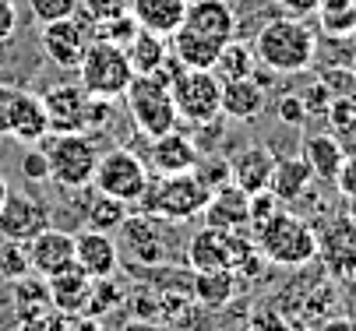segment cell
I'll return each mask as SVG.
<instances>
[{
  "instance_id": "1",
  "label": "cell",
  "mask_w": 356,
  "mask_h": 331,
  "mask_svg": "<svg viewBox=\"0 0 356 331\" xmlns=\"http://www.w3.org/2000/svg\"><path fill=\"white\" fill-rule=\"evenodd\" d=\"M318 39L300 18H275L254 39V57L272 74H300L314 64Z\"/></svg>"
},
{
  "instance_id": "2",
  "label": "cell",
  "mask_w": 356,
  "mask_h": 331,
  "mask_svg": "<svg viewBox=\"0 0 356 331\" xmlns=\"http://www.w3.org/2000/svg\"><path fill=\"white\" fill-rule=\"evenodd\" d=\"M254 247L258 254L279 268H303L318 257V232L311 222H303L293 212H275L254 229Z\"/></svg>"
},
{
  "instance_id": "3",
  "label": "cell",
  "mask_w": 356,
  "mask_h": 331,
  "mask_svg": "<svg viewBox=\"0 0 356 331\" xmlns=\"http://www.w3.org/2000/svg\"><path fill=\"white\" fill-rule=\"evenodd\" d=\"M39 145L49 162V183H57L60 191H85V187H92L99 148L85 130L46 134Z\"/></svg>"
},
{
  "instance_id": "4",
  "label": "cell",
  "mask_w": 356,
  "mask_h": 331,
  "mask_svg": "<svg viewBox=\"0 0 356 331\" xmlns=\"http://www.w3.org/2000/svg\"><path fill=\"white\" fill-rule=\"evenodd\" d=\"M209 198H212V191L194 173H170L159 183L148 180L145 194L138 201H141V215H148V219L191 222L194 215L205 212Z\"/></svg>"
},
{
  "instance_id": "5",
  "label": "cell",
  "mask_w": 356,
  "mask_h": 331,
  "mask_svg": "<svg viewBox=\"0 0 356 331\" xmlns=\"http://www.w3.org/2000/svg\"><path fill=\"white\" fill-rule=\"evenodd\" d=\"M78 78H81V88L88 96L120 99L131 85V78H134V71L127 64L124 46L95 35L92 42H85V53L78 60Z\"/></svg>"
},
{
  "instance_id": "6",
  "label": "cell",
  "mask_w": 356,
  "mask_h": 331,
  "mask_svg": "<svg viewBox=\"0 0 356 331\" xmlns=\"http://www.w3.org/2000/svg\"><path fill=\"white\" fill-rule=\"evenodd\" d=\"M124 99H127V113L131 120L138 124V130L152 141V137H159V134H170L177 130L180 124V113L173 106V96H170V88L159 85L152 74H134L127 92H124Z\"/></svg>"
},
{
  "instance_id": "7",
  "label": "cell",
  "mask_w": 356,
  "mask_h": 331,
  "mask_svg": "<svg viewBox=\"0 0 356 331\" xmlns=\"http://www.w3.org/2000/svg\"><path fill=\"white\" fill-rule=\"evenodd\" d=\"M145 187H148V166H145L131 148L117 145V148H110L106 155L99 152L95 176H92V191L134 205V201L145 194Z\"/></svg>"
},
{
  "instance_id": "8",
  "label": "cell",
  "mask_w": 356,
  "mask_h": 331,
  "mask_svg": "<svg viewBox=\"0 0 356 331\" xmlns=\"http://www.w3.org/2000/svg\"><path fill=\"white\" fill-rule=\"evenodd\" d=\"M173 106L184 120L191 124H212L219 117V99H222V81L216 78V71H194L184 67L180 78L170 85Z\"/></svg>"
},
{
  "instance_id": "9",
  "label": "cell",
  "mask_w": 356,
  "mask_h": 331,
  "mask_svg": "<svg viewBox=\"0 0 356 331\" xmlns=\"http://www.w3.org/2000/svg\"><path fill=\"white\" fill-rule=\"evenodd\" d=\"M318 257L335 278H353L356 271V222L349 215L332 219L318 232Z\"/></svg>"
},
{
  "instance_id": "10",
  "label": "cell",
  "mask_w": 356,
  "mask_h": 331,
  "mask_svg": "<svg viewBox=\"0 0 356 331\" xmlns=\"http://www.w3.org/2000/svg\"><path fill=\"white\" fill-rule=\"evenodd\" d=\"M46 226H49V208L42 201H35L22 191H8L4 205H0V236H4V240L29 244Z\"/></svg>"
},
{
  "instance_id": "11",
  "label": "cell",
  "mask_w": 356,
  "mask_h": 331,
  "mask_svg": "<svg viewBox=\"0 0 356 331\" xmlns=\"http://www.w3.org/2000/svg\"><path fill=\"white\" fill-rule=\"evenodd\" d=\"M25 251H29V271H35L42 278H54L74 264V236L46 226L42 232H35L25 244Z\"/></svg>"
},
{
  "instance_id": "12",
  "label": "cell",
  "mask_w": 356,
  "mask_h": 331,
  "mask_svg": "<svg viewBox=\"0 0 356 331\" xmlns=\"http://www.w3.org/2000/svg\"><path fill=\"white\" fill-rule=\"evenodd\" d=\"M42 110L49 120V134H67V130H81L85 124V103H88V92L81 85H54L42 92Z\"/></svg>"
},
{
  "instance_id": "13",
  "label": "cell",
  "mask_w": 356,
  "mask_h": 331,
  "mask_svg": "<svg viewBox=\"0 0 356 331\" xmlns=\"http://www.w3.org/2000/svg\"><path fill=\"white\" fill-rule=\"evenodd\" d=\"M74 264L95 278V282H103V278H113L117 268H120V251L117 244L110 240V232H99V229H85L74 236Z\"/></svg>"
},
{
  "instance_id": "14",
  "label": "cell",
  "mask_w": 356,
  "mask_h": 331,
  "mask_svg": "<svg viewBox=\"0 0 356 331\" xmlns=\"http://www.w3.org/2000/svg\"><path fill=\"white\" fill-rule=\"evenodd\" d=\"M85 25H92V22H85ZM85 25L74 15L60 18V22H46L42 25V53L57 67H78V60L85 53V42H88L85 39Z\"/></svg>"
},
{
  "instance_id": "15",
  "label": "cell",
  "mask_w": 356,
  "mask_h": 331,
  "mask_svg": "<svg viewBox=\"0 0 356 331\" xmlns=\"http://www.w3.org/2000/svg\"><path fill=\"white\" fill-rule=\"evenodd\" d=\"M180 25L216 42H229L236 35V15L226 0H194V4H187V15Z\"/></svg>"
},
{
  "instance_id": "16",
  "label": "cell",
  "mask_w": 356,
  "mask_h": 331,
  "mask_svg": "<svg viewBox=\"0 0 356 331\" xmlns=\"http://www.w3.org/2000/svg\"><path fill=\"white\" fill-rule=\"evenodd\" d=\"M272 169H275V155L265 145H247L229 159V183H236L243 194L265 191L272 180Z\"/></svg>"
},
{
  "instance_id": "17",
  "label": "cell",
  "mask_w": 356,
  "mask_h": 331,
  "mask_svg": "<svg viewBox=\"0 0 356 331\" xmlns=\"http://www.w3.org/2000/svg\"><path fill=\"white\" fill-rule=\"evenodd\" d=\"M201 148L180 130H170V134H159L152 137V166H156L159 176H170V173H191L194 162H197Z\"/></svg>"
},
{
  "instance_id": "18",
  "label": "cell",
  "mask_w": 356,
  "mask_h": 331,
  "mask_svg": "<svg viewBox=\"0 0 356 331\" xmlns=\"http://www.w3.org/2000/svg\"><path fill=\"white\" fill-rule=\"evenodd\" d=\"M229 254H233V229H212V226H205L201 232H194L191 244H187V264H191V271H201V268H229Z\"/></svg>"
},
{
  "instance_id": "19",
  "label": "cell",
  "mask_w": 356,
  "mask_h": 331,
  "mask_svg": "<svg viewBox=\"0 0 356 331\" xmlns=\"http://www.w3.org/2000/svg\"><path fill=\"white\" fill-rule=\"evenodd\" d=\"M170 39V53L184 64V67H194V71H212L216 67V60H219V50L226 42H216V39H209V35H197V32H191V28H177L173 35H166Z\"/></svg>"
},
{
  "instance_id": "20",
  "label": "cell",
  "mask_w": 356,
  "mask_h": 331,
  "mask_svg": "<svg viewBox=\"0 0 356 331\" xmlns=\"http://www.w3.org/2000/svg\"><path fill=\"white\" fill-rule=\"evenodd\" d=\"M201 215H205V226H212V229H243L247 226V194L236 183H222L212 191Z\"/></svg>"
},
{
  "instance_id": "21",
  "label": "cell",
  "mask_w": 356,
  "mask_h": 331,
  "mask_svg": "<svg viewBox=\"0 0 356 331\" xmlns=\"http://www.w3.org/2000/svg\"><path fill=\"white\" fill-rule=\"evenodd\" d=\"M314 183V173L307 166L303 155H293V159H275V169H272V180H268V191L282 201V205H293L296 198H303Z\"/></svg>"
},
{
  "instance_id": "22",
  "label": "cell",
  "mask_w": 356,
  "mask_h": 331,
  "mask_svg": "<svg viewBox=\"0 0 356 331\" xmlns=\"http://www.w3.org/2000/svg\"><path fill=\"white\" fill-rule=\"evenodd\" d=\"M124 229V251L131 261L138 264H159L163 261V240L156 236V229H152V219L148 215H127L120 222Z\"/></svg>"
},
{
  "instance_id": "23",
  "label": "cell",
  "mask_w": 356,
  "mask_h": 331,
  "mask_svg": "<svg viewBox=\"0 0 356 331\" xmlns=\"http://www.w3.org/2000/svg\"><path fill=\"white\" fill-rule=\"evenodd\" d=\"M191 296L201 307H226L236 296V271L233 268H201L191 275Z\"/></svg>"
},
{
  "instance_id": "24",
  "label": "cell",
  "mask_w": 356,
  "mask_h": 331,
  "mask_svg": "<svg viewBox=\"0 0 356 331\" xmlns=\"http://www.w3.org/2000/svg\"><path fill=\"white\" fill-rule=\"evenodd\" d=\"M265 110V88L254 78H236V81H222V99H219V113L233 117V120H254Z\"/></svg>"
},
{
  "instance_id": "25",
  "label": "cell",
  "mask_w": 356,
  "mask_h": 331,
  "mask_svg": "<svg viewBox=\"0 0 356 331\" xmlns=\"http://www.w3.org/2000/svg\"><path fill=\"white\" fill-rule=\"evenodd\" d=\"M131 15L141 28L159 32V35H173L187 15V0H134Z\"/></svg>"
},
{
  "instance_id": "26",
  "label": "cell",
  "mask_w": 356,
  "mask_h": 331,
  "mask_svg": "<svg viewBox=\"0 0 356 331\" xmlns=\"http://www.w3.org/2000/svg\"><path fill=\"white\" fill-rule=\"evenodd\" d=\"M124 53H127V64H131L134 74H152V71H156V67L166 60L170 42H166V35H159V32L138 28L134 39L124 46Z\"/></svg>"
},
{
  "instance_id": "27",
  "label": "cell",
  "mask_w": 356,
  "mask_h": 331,
  "mask_svg": "<svg viewBox=\"0 0 356 331\" xmlns=\"http://www.w3.org/2000/svg\"><path fill=\"white\" fill-rule=\"evenodd\" d=\"M303 159H307L314 180L332 183L339 166H342V159H346V152H342V145L332 134H311L307 141H303Z\"/></svg>"
},
{
  "instance_id": "28",
  "label": "cell",
  "mask_w": 356,
  "mask_h": 331,
  "mask_svg": "<svg viewBox=\"0 0 356 331\" xmlns=\"http://www.w3.org/2000/svg\"><path fill=\"white\" fill-rule=\"evenodd\" d=\"M49 134V120H46V110H42V99L39 96H22L18 103V113H15V124L8 130V137L22 141V145H39V141Z\"/></svg>"
},
{
  "instance_id": "29",
  "label": "cell",
  "mask_w": 356,
  "mask_h": 331,
  "mask_svg": "<svg viewBox=\"0 0 356 331\" xmlns=\"http://www.w3.org/2000/svg\"><path fill=\"white\" fill-rule=\"evenodd\" d=\"M254 67H258V57H254V46L250 42H240L236 35L219 50V60H216V78L219 81H236V78H250Z\"/></svg>"
},
{
  "instance_id": "30",
  "label": "cell",
  "mask_w": 356,
  "mask_h": 331,
  "mask_svg": "<svg viewBox=\"0 0 356 331\" xmlns=\"http://www.w3.org/2000/svg\"><path fill=\"white\" fill-rule=\"evenodd\" d=\"M92 282H95V278H88L78 264H71V268H64L60 275L49 278V293H54L57 307L74 310L81 300H88V296H92Z\"/></svg>"
},
{
  "instance_id": "31",
  "label": "cell",
  "mask_w": 356,
  "mask_h": 331,
  "mask_svg": "<svg viewBox=\"0 0 356 331\" xmlns=\"http://www.w3.org/2000/svg\"><path fill=\"white\" fill-rule=\"evenodd\" d=\"M127 219V201L120 198H110V194H92L88 208H85V222L88 229H99V232H113L120 229V222Z\"/></svg>"
},
{
  "instance_id": "32",
  "label": "cell",
  "mask_w": 356,
  "mask_h": 331,
  "mask_svg": "<svg viewBox=\"0 0 356 331\" xmlns=\"http://www.w3.org/2000/svg\"><path fill=\"white\" fill-rule=\"evenodd\" d=\"M318 15L328 35L356 32V0H318Z\"/></svg>"
},
{
  "instance_id": "33",
  "label": "cell",
  "mask_w": 356,
  "mask_h": 331,
  "mask_svg": "<svg viewBox=\"0 0 356 331\" xmlns=\"http://www.w3.org/2000/svg\"><path fill=\"white\" fill-rule=\"evenodd\" d=\"M201 183L209 187V191H216V187H222V183H229V159H219V155H197V162H194V169H191Z\"/></svg>"
},
{
  "instance_id": "34",
  "label": "cell",
  "mask_w": 356,
  "mask_h": 331,
  "mask_svg": "<svg viewBox=\"0 0 356 331\" xmlns=\"http://www.w3.org/2000/svg\"><path fill=\"white\" fill-rule=\"evenodd\" d=\"M29 11L39 25H46V22L71 18L78 11V0H29Z\"/></svg>"
},
{
  "instance_id": "35",
  "label": "cell",
  "mask_w": 356,
  "mask_h": 331,
  "mask_svg": "<svg viewBox=\"0 0 356 331\" xmlns=\"http://www.w3.org/2000/svg\"><path fill=\"white\" fill-rule=\"evenodd\" d=\"M138 28H141V25H138L134 15L127 11V15H120V18H110V22H103V25H95V35H99V39H110V42H117V46H127Z\"/></svg>"
},
{
  "instance_id": "36",
  "label": "cell",
  "mask_w": 356,
  "mask_h": 331,
  "mask_svg": "<svg viewBox=\"0 0 356 331\" xmlns=\"http://www.w3.org/2000/svg\"><path fill=\"white\" fill-rule=\"evenodd\" d=\"M131 4H134V0H78V8H81L95 25H103V22H110V18L127 15Z\"/></svg>"
},
{
  "instance_id": "37",
  "label": "cell",
  "mask_w": 356,
  "mask_h": 331,
  "mask_svg": "<svg viewBox=\"0 0 356 331\" xmlns=\"http://www.w3.org/2000/svg\"><path fill=\"white\" fill-rule=\"evenodd\" d=\"M25 271H29V251H25V244H18V240L0 244V275L18 278Z\"/></svg>"
},
{
  "instance_id": "38",
  "label": "cell",
  "mask_w": 356,
  "mask_h": 331,
  "mask_svg": "<svg viewBox=\"0 0 356 331\" xmlns=\"http://www.w3.org/2000/svg\"><path fill=\"white\" fill-rule=\"evenodd\" d=\"M25 92L15 88V85H0V137H8L11 124H15V113H18V103H22Z\"/></svg>"
},
{
  "instance_id": "39",
  "label": "cell",
  "mask_w": 356,
  "mask_h": 331,
  "mask_svg": "<svg viewBox=\"0 0 356 331\" xmlns=\"http://www.w3.org/2000/svg\"><path fill=\"white\" fill-rule=\"evenodd\" d=\"M22 176H25L29 183L49 180V162H46V152H42V148H29V152L22 155Z\"/></svg>"
},
{
  "instance_id": "40",
  "label": "cell",
  "mask_w": 356,
  "mask_h": 331,
  "mask_svg": "<svg viewBox=\"0 0 356 331\" xmlns=\"http://www.w3.org/2000/svg\"><path fill=\"white\" fill-rule=\"evenodd\" d=\"M275 113H279V120H282L286 127H300L303 120H307V106H303L300 96H282V99L275 103Z\"/></svg>"
},
{
  "instance_id": "41",
  "label": "cell",
  "mask_w": 356,
  "mask_h": 331,
  "mask_svg": "<svg viewBox=\"0 0 356 331\" xmlns=\"http://www.w3.org/2000/svg\"><path fill=\"white\" fill-rule=\"evenodd\" d=\"M332 183L339 187L342 198H346V194H356V155H346V159H342V166H339V173H335Z\"/></svg>"
},
{
  "instance_id": "42",
  "label": "cell",
  "mask_w": 356,
  "mask_h": 331,
  "mask_svg": "<svg viewBox=\"0 0 356 331\" xmlns=\"http://www.w3.org/2000/svg\"><path fill=\"white\" fill-rule=\"evenodd\" d=\"M300 99H303V106H307V113H321V110H328V103H332V85L318 81V85H311L307 96H300Z\"/></svg>"
},
{
  "instance_id": "43",
  "label": "cell",
  "mask_w": 356,
  "mask_h": 331,
  "mask_svg": "<svg viewBox=\"0 0 356 331\" xmlns=\"http://www.w3.org/2000/svg\"><path fill=\"white\" fill-rule=\"evenodd\" d=\"M15 25H18L15 0H0V42H8L15 35Z\"/></svg>"
},
{
  "instance_id": "44",
  "label": "cell",
  "mask_w": 356,
  "mask_h": 331,
  "mask_svg": "<svg viewBox=\"0 0 356 331\" xmlns=\"http://www.w3.org/2000/svg\"><path fill=\"white\" fill-rule=\"evenodd\" d=\"M318 331H356V321H353V317H332V321H325Z\"/></svg>"
},
{
  "instance_id": "45",
  "label": "cell",
  "mask_w": 356,
  "mask_h": 331,
  "mask_svg": "<svg viewBox=\"0 0 356 331\" xmlns=\"http://www.w3.org/2000/svg\"><path fill=\"white\" fill-rule=\"evenodd\" d=\"M346 215L356 222V194H346Z\"/></svg>"
},
{
  "instance_id": "46",
  "label": "cell",
  "mask_w": 356,
  "mask_h": 331,
  "mask_svg": "<svg viewBox=\"0 0 356 331\" xmlns=\"http://www.w3.org/2000/svg\"><path fill=\"white\" fill-rule=\"evenodd\" d=\"M8 191H11V187H8V180H4V176H0V205H4V198H8Z\"/></svg>"
},
{
  "instance_id": "47",
  "label": "cell",
  "mask_w": 356,
  "mask_h": 331,
  "mask_svg": "<svg viewBox=\"0 0 356 331\" xmlns=\"http://www.w3.org/2000/svg\"><path fill=\"white\" fill-rule=\"evenodd\" d=\"M349 74H353V85H356V50H353V57H349Z\"/></svg>"
},
{
  "instance_id": "48",
  "label": "cell",
  "mask_w": 356,
  "mask_h": 331,
  "mask_svg": "<svg viewBox=\"0 0 356 331\" xmlns=\"http://www.w3.org/2000/svg\"><path fill=\"white\" fill-rule=\"evenodd\" d=\"M124 331H156V328H148V324H131V328H124Z\"/></svg>"
},
{
  "instance_id": "49",
  "label": "cell",
  "mask_w": 356,
  "mask_h": 331,
  "mask_svg": "<svg viewBox=\"0 0 356 331\" xmlns=\"http://www.w3.org/2000/svg\"><path fill=\"white\" fill-rule=\"evenodd\" d=\"M303 4H307V8H318V0H303Z\"/></svg>"
},
{
  "instance_id": "50",
  "label": "cell",
  "mask_w": 356,
  "mask_h": 331,
  "mask_svg": "<svg viewBox=\"0 0 356 331\" xmlns=\"http://www.w3.org/2000/svg\"><path fill=\"white\" fill-rule=\"evenodd\" d=\"M187 4H194V0H187Z\"/></svg>"
},
{
  "instance_id": "51",
  "label": "cell",
  "mask_w": 356,
  "mask_h": 331,
  "mask_svg": "<svg viewBox=\"0 0 356 331\" xmlns=\"http://www.w3.org/2000/svg\"><path fill=\"white\" fill-rule=\"evenodd\" d=\"M353 278H356V271H353Z\"/></svg>"
}]
</instances>
